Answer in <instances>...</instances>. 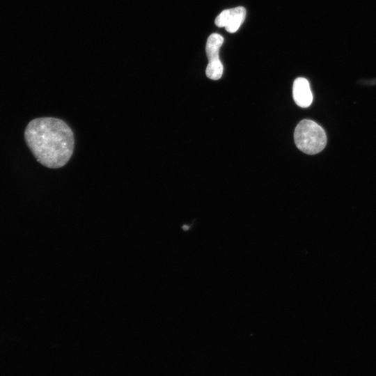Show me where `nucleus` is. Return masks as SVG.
<instances>
[{
  "instance_id": "nucleus-1",
  "label": "nucleus",
  "mask_w": 376,
  "mask_h": 376,
  "mask_svg": "<svg viewBox=\"0 0 376 376\" xmlns=\"http://www.w3.org/2000/svg\"><path fill=\"white\" fill-rule=\"evenodd\" d=\"M24 137L35 158L47 168L58 169L65 166L73 154V132L61 119L35 118L27 125Z\"/></svg>"
},
{
  "instance_id": "nucleus-2",
  "label": "nucleus",
  "mask_w": 376,
  "mask_h": 376,
  "mask_svg": "<svg viewBox=\"0 0 376 376\" xmlns=\"http://www.w3.org/2000/svg\"><path fill=\"white\" fill-rule=\"evenodd\" d=\"M297 147L304 153L315 155L322 151L327 143L326 133L317 123L304 119L297 125L294 132Z\"/></svg>"
},
{
  "instance_id": "nucleus-3",
  "label": "nucleus",
  "mask_w": 376,
  "mask_h": 376,
  "mask_svg": "<svg viewBox=\"0 0 376 376\" xmlns=\"http://www.w3.org/2000/svg\"><path fill=\"white\" fill-rule=\"evenodd\" d=\"M246 10L242 6L224 10L217 17L215 24L225 27L229 33H235L244 22Z\"/></svg>"
},
{
  "instance_id": "nucleus-4",
  "label": "nucleus",
  "mask_w": 376,
  "mask_h": 376,
  "mask_svg": "<svg viewBox=\"0 0 376 376\" xmlns=\"http://www.w3.org/2000/svg\"><path fill=\"white\" fill-rule=\"evenodd\" d=\"M292 95L295 103L300 107H308L313 101V94L308 81L304 77L297 78L293 83Z\"/></svg>"
},
{
  "instance_id": "nucleus-5",
  "label": "nucleus",
  "mask_w": 376,
  "mask_h": 376,
  "mask_svg": "<svg viewBox=\"0 0 376 376\" xmlns=\"http://www.w3.org/2000/svg\"><path fill=\"white\" fill-rule=\"evenodd\" d=\"M223 42V37L218 33H212L208 37L205 50L209 61L219 59V49Z\"/></svg>"
},
{
  "instance_id": "nucleus-6",
  "label": "nucleus",
  "mask_w": 376,
  "mask_h": 376,
  "mask_svg": "<svg viewBox=\"0 0 376 376\" xmlns=\"http://www.w3.org/2000/svg\"><path fill=\"white\" fill-rule=\"evenodd\" d=\"M223 65L219 59L210 61L206 68L205 73L208 78L217 80L221 77L223 73Z\"/></svg>"
}]
</instances>
